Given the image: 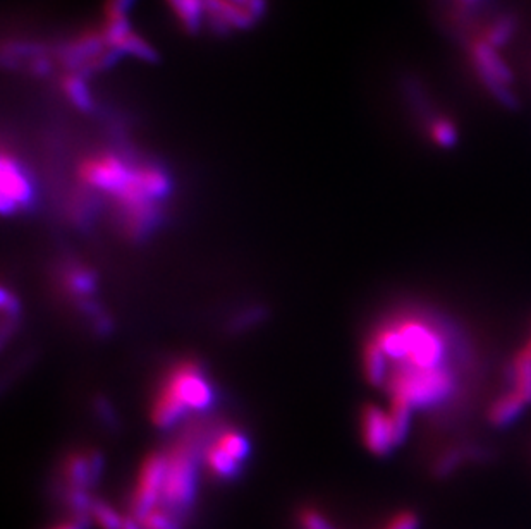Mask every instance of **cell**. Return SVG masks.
<instances>
[{"label":"cell","instance_id":"20","mask_svg":"<svg viewBox=\"0 0 531 529\" xmlns=\"http://www.w3.org/2000/svg\"><path fill=\"white\" fill-rule=\"evenodd\" d=\"M429 134L433 143L444 149H454L459 139L458 128L446 117H435L429 124Z\"/></svg>","mask_w":531,"mask_h":529},{"label":"cell","instance_id":"4","mask_svg":"<svg viewBox=\"0 0 531 529\" xmlns=\"http://www.w3.org/2000/svg\"><path fill=\"white\" fill-rule=\"evenodd\" d=\"M164 385L188 411H207L216 400L212 383L207 379L203 368L195 361L176 364L169 371Z\"/></svg>","mask_w":531,"mask_h":529},{"label":"cell","instance_id":"12","mask_svg":"<svg viewBox=\"0 0 531 529\" xmlns=\"http://www.w3.org/2000/svg\"><path fill=\"white\" fill-rule=\"evenodd\" d=\"M363 371H365L366 380L370 381L373 387H385L389 380V360L383 354L382 349L379 348L373 339L366 341L363 346Z\"/></svg>","mask_w":531,"mask_h":529},{"label":"cell","instance_id":"23","mask_svg":"<svg viewBox=\"0 0 531 529\" xmlns=\"http://www.w3.org/2000/svg\"><path fill=\"white\" fill-rule=\"evenodd\" d=\"M299 526L301 529H337L323 514L315 509H304L299 514Z\"/></svg>","mask_w":531,"mask_h":529},{"label":"cell","instance_id":"2","mask_svg":"<svg viewBox=\"0 0 531 529\" xmlns=\"http://www.w3.org/2000/svg\"><path fill=\"white\" fill-rule=\"evenodd\" d=\"M166 485L162 502L169 513L183 519L193 509L197 488H198V463H197V444L191 438H184L167 452Z\"/></svg>","mask_w":531,"mask_h":529},{"label":"cell","instance_id":"13","mask_svg":"<svg viewBox=\"0 0 531 529\" xmlns=\"http://www.w3.org/2000/svg\"><path fill=\"white\" fill-rule=\"evenodd\" d=\"M205 464L208 471L218 480L233 481L243 471V464L237 463L227 452H224L216 442L207 446L205 450Z\"/></svg>","mask_w":531,"mask_h":529},{"label":"cell","instance_id":"15","mask_svg":"<svg viewBox=\"0 0 531 529\" xmlns=\"http://www.w3.org/2000/svg\"><path fill=\"white\" fill-rule=\"evenodd\" d=\"M465 463H469L468 454H466L465 444L446 447L433 459L430 473H432L433 478H437V480H446L449 476H452Z\"/></svg>","mask_w":531,"mask_h":529},{"label":"cell","instance_id":"10","mask_svg":"<svg viewBox=\"0 0 531 529\" xmlns=\"http://www.w3.org/2000/svg\"><path fill=\"white\" fill-rule=\"evenodd\" d=\"M528 404L516 394L513 389H506L487 408L485 419L494 428H506L513 425L523 414Z\"/></svg>","mask_w":531,"mask_h":529},{"label":"cell","instance_id":"17","mask_svg":"<svg viewBox=\"0 0 531 529\" xmlns=\"http://www.w3.org/2000/svg\"><path fill=\"white\" fill-rule=\"evenodd\" d=\"M391 425H392V433L396 447L402 446L404 440L408 438L410 430H411V421H413V409L402 402V400H391Z\"/></svg>","mask_w":531,"mask_h":529},{"label":"cell","instance_id":"6","mask_svg":"<svg viewBox=\"0 0 531 529\" xmlns=\"http://www.w3.org/2000/svg\"><path fill=\"white\" fill-rule=\"evenodd\" d=\"M205 23L217 34L248 30L266 11V0H203Z\"/></svg>","mask_w":531,"mask_h":529},{"label":"cell","instance_id":"8","mask_svg":"<svg viewBox=\"0 0 531 529\" xmlns=\"http://www.w3.org/2000/svg\"><path fill=\"white\" fill-rule=\"evenodd\" d=\"M360 427L363 444L372 454L379 457H387L396 448L391 418L389 413H385L381 408L373 404L365 406L360 414Z\"/></svg>","mask_w":531,"mask_h":529},{"label":"cell","instance_id":"22","mask_svg":"<svg viewBox=\"0 0 531 529\" xmlns=\"http://www.w3.org/2000/svg\"><path fill=\"white\" fill-rule=\"evenodd\" d=\"M181 521L183 519L169 513L164 507H157L140 524L143 529H181Z\"/></svg>","mask_w":531,"mask_h":529},{"label":"cell","instance_id":"9","mask_svg":"<svg viewBox=\"0 0 531 529\" xmlns=\"http://www.w3.org/2000/svg\"><path fill=\"white\" fill-rule=\"evenodd\" d=\"M103 471V457L95 450L74 452L66 459L63 466V473L66 476L69 490H82L95 486Z\"/></svg>","mask_w":531,"mask_h":529},{"label":"cell","instance_id":"29","mask_svg":"<svg viewBox=\"0 0 531 529\" xmlns=\"http://www.w3.org/2000/svg\"><path fill=\"white\" fill-rule=\"evenodd\" d=\"M528 341H531V335H530V339H528Z\"/></svg>","mask_w":531,"mask_h":529},{"label":"cell","instance_id":"25","mask_svg":"<svg viewBox=\"0 0 531 529\" xmlns=\"http://www.w3.org/2000/svg\"><path fill=\"white\" fill-rule=\"evenodd\" d=\"M133 2L134 0H107L105 2V16L107 19L126 17V13Z\"/></svg>","mask_w":531,"mask_h":529},{"label":"cell","instance_id":"26","mask_svg":"<svg viewBox=\"0 0 531 529\" xmlns=\"http://www.w3.org/2000/svg\"><path fill=\"white\" fill-rule=\"evenodd\" d=\"M90 524H92V519L90 517H74L72 515V519L64 521V523H61V524H57V526L50 529H88L90 528Z\"/></svg>","mask_w":531,"mask_h":529},{"label":"cell","instance_id":"14","mask_svg":"<svg viewBox=\"0 0 531 529\" xmlns=\"http://www.w3.org/2000/svg\"><path fill=\"white\" fill-rule=\"evenodd\" d=\"M166 2L188 34H198L201 26L205 24L203 0H166Z\"/></svg>","mask_w":531,"mask_h":529},{"label":"cell","instance_id":"1","mask_svg":"<svg viewBox=\"0 0 531 529\" xmlns=\"http://www.w3.org/2000/svg\"><path fill=\"white\" fill-rule=\"evenodd\" d=\"M465 368L450 364L437 370L391 366L385 389L391 400H402L413 411H440L461 396Z\"/></svg>","mask_w":531,"mask_h":529},{"label":"cell","instance_id":"11","mask_svg":"<svg viewBox=\"0 0 531 529\" xmlns=\"http://www.w3.org/2000/svg\"><path fill=\"white\" fill-rule=\"evenodd\" d=\"M507 389H513L526 404H531V356L519 349L506 370Z\"/></svg>","mask_w":531,"mask_h":529},{"label":"cell","instance_id":"27","mask_svg":"<svg viewBox=\"0 0 531 529\" xmlns=\"http://www.w3.org/2000/svg\"><path fill=\"white\" fill-rule=\"evenodd\" d=\"M122 529H143L138 521H134L133 517H126L124 521V528Z\"/></svg>","mask_w":531,"mask_h":529},{"label":"cell","instance_id":"18","mask_svg":"<svg viewBox=\"0 0 531 529\" xmlns=\"http://www.w3.org/2000/svg\"><path fill=\"white\" fill-rule=\"evenodd\" d=\"M216 444L237 463L243 464L248 459L249 442L243 431L234 430V428L220 431L216 438Z\"/></svg>","mask_w":531,"mask_h":529},{"label":"cell","instance_id":"16","mask_svg":"<svg viewBox=\"0 0 531 529\" xmlns=\"http://www.w3.org/2000/svg\"><path fill=\"white\" fill-rule=\"evenodd\" d=\"M64 284H66L67 291L76 298L90 296L97 287L95 275L83 266L67 268L64 274Z\"/></svg>","mask_w":531,"mask_h":529},{"label":"cell","instance_id":"28","mask_svg":"<svg viewBox=\"0 0 531 529\" xmlns=\"http://www.w3.org/2000/svg\"><path fill=\"white\" fill-rule=\"evenodd\" d=\"M478 0H461V4L466 5V7H471V5H475Z\"/></svg>","mask_w":531,"mask_h":529},{"label":"cell","instance_id":"21","mask_svg":"<svg viewBox=\"0 0 531 529\" xmlns=\"http://www.w3.org/2000/svg\"><path fill=\"white\" fill-rule=\"evenodd\" d=\"M90 517L101 529H122L124 528V521H126V517H122L111 505H107L105 502H100V500H93L92 509H90Z\"/></svg>","mask_w":531,"mask_h":529},{"label":"cell","instance_id":"24","mask_svg":"<svg viewBox=\"0 0 531 529\" xmlns=\"http://www.w3.org/2000/svg\"><path fill=\"white\" fill-rule=\"evenodd\" d=\"M385 529H420V519L415 513H399L396 517L389 521Z\"/></svg>","mask_w":531,"mask_h":529},{"label":"cell","instance_id":"3","mask_svg":"<svg viewBox=\"0 0 531 529\" xmlns=\"http://www.w3.org/2000/svg\"><path fill=\"white\" fill-rule=\"evenodd\" d=\"M469 55L478 80L482 82L485 90L492 95V99L507 111L517 109L519 100L513 91V71L498 55L497 49L490 47L482 40L471 43Z\"/></svg>","mask_w":531,"mask_h":529},{"label":"cell","instance_id":"5","mask_svg":"<svg viewBox=\"0 0 531 529\" xmlns=\"http://www.w3.org/2000/svg\"><path fill=\"white\" fill-rule=\"evenodd\" d=\"M167 466L169 457L164 452H153L141 466L131 496V517L134 521L141 523L160 505L166 485Z\"/></svg>","mask_w":531,"mask_h":529},{"label":"cell","instance_id":"7","mask_svg":"<svg viewBox=\"0 0 531 529\" xmlns=\"http://www.w3.org/2000/svg\"><path fill=\"white\" fill-rule=\"evenodd\" d=\"M34 199V186L28 174L9 153L2 155V212L16 214L28 208Z\"/></svg>","mask_w":531,"mask_h":529},{"label":"cell","instance_id":"19","mask_svg":"<svg viewBox=\"0 0 531 529\" xmlns=\"http://www.w3.org/2000/svg\"><path fill=\"white\" fill-rule=\"evenodd\" d=\"M516 32H517V19L513 14H502L488 28L485 42L494 49H500L513 40Z\"/></svg>","mask_w":531,"mask_h":529}]
</instances>
